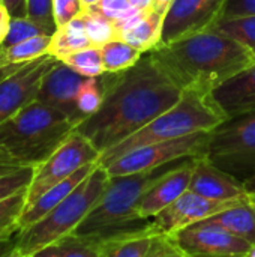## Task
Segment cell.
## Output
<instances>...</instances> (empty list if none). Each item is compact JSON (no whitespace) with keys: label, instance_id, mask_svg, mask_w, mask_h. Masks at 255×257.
Here are the masks:
<instances>
[{"label":"cell","instance_id":"44dd1931","mask_svg":"<svg viewBox=\"0 0 255 257\" xmlns=\"http://www.w3.org/2000/svg\"><path fill=\"white\" fill-rule=\"evenodd\" d=\"M209 220L231 232L233 235L248 241L249 244H255V206L251 199L227 211H222Z\"/></svg>","mask_w":255,"mask_h":257},{"label":"cell","instance_id":"ba28073f","mask_svg":"<svg viewBox=\"0 0 255 257\" xmlns=\"http://www.w3.org/2000/svg\"><path fill=\"white\" fill-rule=\"evenodd\" d=\"M206 157L236 178H249L255 172V111L230 119L212 131Z\"/></svg>","mask_w":255,"mask_h":257},{"label":"cell","instance_id":"4fadbf2b","mask_svg":"<svg viewBox=\"0 0 255 257\" xmlns=\"http://www.w3.org/2000/svg\"><path fill=\"white\" fill-rule=\"evenodd\" d=\"M59 62L53 54H45L0 81V125L38 98L44 77Z\"/></svg>","mask_w":255,"mask_h":257},{"label":"cell","instance_id":"7402d4cb","mask_svg":"<svg viewBox=\"0 0 255 257\" xmlns=\"http://www.w3.org/2000/svg\"><path fill=\"white\" fill-rule=\"evenodd\" d=\"M89 47H93V45L87 36L84 21L80 15L75 20L69 21L68 24L62 26L56 30V33L51 38L48 53L53 54L54 57H57L59 60H62L66 56L77 53L80 50L89 48Z\"/></svg>","mask_w":255,"mask_h":257},{"label":"cell","instance_id":"74e56055","mask_svg":"<svg viewBox=\"0 0 255 257\" xmlns=\"http://www.w3.org/2000/svg\"><path fill=\"white\" fill-rule=\"evenodd\" d=\"M12 18L27 17V0H2Z\"/></svg>","mask_w":255,"mask_h":257},{"label":"cell","instance_id":"d4e9b609","mask_svg":"<svg viewBox=\"0 0 255 257\" xmlns=\"http://www.w3.org/2000/svg\"><path fill=\"white\" fill-rule=\"evenodd\" d=\"M81 18L84 21L87 36L93 47L101 48L107 42L119 39L114 23L105 15H102L95 6H86L81 14Z\"/></svg>","mask_w":255,"mask_h":257},{"label":"cell","instance_id":"681fc988","mask_svg":"<svg viewBox=\"0 0 255 257\" xmlns=\"http://www.w3.org/2000/svg\"><path fill=\"white\" fill-rule=\"evenodd\" d=\"M248 257H255V244L252 245V248H251V251H249V256Z\"/></svg>","mask_w":255,"mask_h":257},{"label":"cell","instance_id":"f35d334b","mask_svg":"<svg viewBox=\"0 0 255 257\" xmlns=\"http://www.w3.org/2000/svg\"><path fill=\"white\" fill-rule=\"evenodd\" d=\"M24 166H21L20 163H17L5 149L0 148V176H5L8 173H12L18 169H23Z\"/></svg>","mask_w":255,"mask_h":257},{"label":"cell","instance_id":"7bdbcfd3","mask_svg":"<svg viewBox=\"0 0 255 257\" xmlns=\"http://www.w3.org/2000/svg\"><path fill=\"white\" fill-rule=\"evenodd\" d=\"M171 3H173V0H153L152 9H153L155 12H158V14H161V15L165 17V14H167V11L170 9Z\"/></svg>","mask_w":255,"mask_h":257},{"label":"cell","instance_id":"3957f363","mask_svg":"<svg viewBox=\"0 0 255 257\" xmlns=\"http://www.w3.org/2000/svg\"><path fill=\"white\" fill-rule=\"evenodd\" d=\"M171 167L174 166L168 164L152 172L110 176L101 199L72 235L101 244L117 235L149 226L150 220H141L138 217V206L144 194Z\"/></svg>","mask_w":255,"mask_h":257},{"label":"cell","instance_id":"6da1fadb","mask_svg":"<svg viewBox=\"0 0 255 257\" xmlns=\"http://www.w3.org/2000/svg\"><path fill=\"white\" fill-rule=\"evenodd\" d=\"M101 107L75 130L101 155L174 107L183 96L182 87L150 53H144L126 71L101 75Z\"/></svg>","mask_w":255,"mask_h":257},{"label":"cell","instance_id":"ab89813d","mask_svg":"<svg viewBox=\"0 0 255 257\" xmlns=\"http://www.w3.org/2000/svg\"><path fill=\"white\" fill-rule=\"evenodd\" d=\"M11 20H12L11 14L3 6V3H0V45L5 44V39H6L9 27H11Z\"/></svg>","mask_w":255,"mask_h":257},{"label":"cell","instance_id":"8fae6325","mask_svg":"<svg viewBox=\"0 0 255 257\" xmlns=\"http://www.w3.org/2000/svg\"><path fill=\"white\" fill-rule=\"evenodd\" d=\"M228 0H173L165 14L161 44L212 30L222 18Z\"/></svg>","mask_w":255,"mask_h":257},{"label":"cell","instance_id":"8992f818","mask_svg":"<svg viewBox=\"0 0 255 257\" xmlns=\"http://www.w3.org/2000/svg\"><path fill=\"white\" fill-rule=\"evenodd\" d=\"M108 181L110 175L98 164V167L51 212L18 233L17 253L20 256H33L36 251L72 235L98 203Z\"/></svg>","mask_w":255,"mask_h":257},{"label":"cell","instance_id":"ee69618b","mask_svg":"<svg viewBox=\"0 0 255 257\" xmlns=\"http://www.w3.org/2000/svg\"><path fill=\"white\" fill-rule=\"evenodd\" d=\"M29 63V62H27ZM23 65H26V63H17V65H3V66H0V81L2 80H5L6 77H9L11 74H14L15 71H18Z\"/></svg>","mask_w":255,"mask_h":257},{"label":"cell","instance_id":"4316f807","mask_svg":"<svg viewBox=\"0 0 255 257\" xmlns=\"http://www.w3.org/2000/svg\"><path fill=\"white\" fill-rule=\"evenodd\" d=\"M212 30L236 39L237 42L246 45L255 54V15L221 18Z\"/></svg>","mask_w":255,"mask_h":257},{"label":"cell","instance_id":"9c48e42d","mask_svg":"<svg viewBox=\"0 0 255 257\" xmlns=\"http://www.w3.org/2000/svg\"><path fill=\"white\" fill-rule=\"evenodd\" d=\"M101 152L80 133H74L47 161L35 167L33 179L27 188V203L32 205L45 191L71 178L84 166L98 163Z\"/></svg>","mask_w":255,"mask_h":257},{"label":"cell","instance_id":"52a82bcc","mask_svg":"<svg viewBox=\"0 0 255 257\" xmlns=\"http://www.w3.org/2000/svg\"><path fill=\"white\" fill-rule=\"evenodd\" d=\"M212 133H197L176 140L161 142L134 149L107 166H102L110 176H123L152 172L188 158L207 155ZM101 166V164H99Z\"/></svg>","mask_w":255,"mask_h":257},{"label":"cell","instance_id":"1f68e13d","mask_svg":"<svg viewBox=\"0 0 255 257\" xmlns=\"http://www.w3.org/2000/svg\"><path fill=\"white\" fill-rule=\"evenodd\" d=\"M35 167H23L5 176H0V202L12 194L29 188L33 179Z\"/></svg>","mask_w":255,"mask_h":257},{"label":"cell","instance_id":"f5cc1de1","mask_svg":"<svg viewBox=\"0 0 255 257\" xmlns=\"http://www.w3.org/2000/svg\"><path fill=\"white\" fill-rule=\"evenodd\" d=\"M23 257H33V256H23Z\"/></svg>","mask_w":255,"mask_h":257},{"label":"cell","instance_id":"f907efd6","mask_svg":"<svg viewBox=\"0 0 255 257\" xmlns=\"http://www.w3.org/2000/svg\"><path fill=\"white\" fill-rule=\"evenodd\" d=\"M9 257H23V256H20V254H18V253H17V251H15V253H14V254H11V256Z\"/></svg>","mask_w":255,"mask_h":257},{"label":"cell","instance_id":"7dc6e473","mask_svg":"<svg viewBox=\"0 0 255 257\" xmlns=\"http://www.w3.org/2000/svg\"><path fill=\"white\" fill-rule=\"evenodd\" d=\"M101 0H83V5H84V8L86 6H93V5H98Z\"/></svg>","mask_w":255,"mask_h":257},{"label":"cell","instance_id":"bcb514c9","mask_svg":"<svg viewBox=\"0 0 255 257\" xmlns=\"http://www.w3.org/2000/svg\"><path fill=\"white\" fill-rule=\"evenodd\" d=\"M243 182H245V187L248 188V191L255 196V172L251 175V176H249V178H246Z\"/></svg>","mask_w":255,"mask_h":257},{"label":"cell","instance_id":"8d00e7d4","mask_svg":"<svg viewBox=\"0 0 255 257\" xmlns=\"http://www.w3.org/2000/svg\"><path fill=\"white\" fill-rule=\"evenodd\" d=\"M255 15V0H228L222 18Z\"/></svg>","mask_w":255,"mask_h":257},{"label":"cell","instance_id":"603a6c76","mask_svg":"<svg viewBox=\"0 0 255 257\" xmlns=\"http://www.w3.org/2000/svg\"><path fill=\"white\" fill-rule=\"evenodd\" d=\"M102 65L105 74H117L134 66L143 56L141 51L134 48L123 39H113L101 48Z\"/></svg>","mask_w":255,"mask_h":257},{"label":"cell","instance_id":"60d3db41","mask_svg":"<svg viewBox=\"0 0 255 257\" xmlns=\"http://www.w3.org/2000/svg\"><path fill=\"white\" fill-rule=\"evenodd\" d=\"M17 242H18V235L0 239V257H9L11 254H14L17 251Z\"/></svg>","mask_w":255,"mask_h":257},{"label":"cell","instance_id":"816d5d0a","mask_svg":"<svg viewBox=\"0 0 255 257\" xmlns=\"http://www.w3.org/2000/svg\"><path fill=\"white\" fill-rule=\"evenodd\" d=\"M251 200H252V205L255 206V196H254V194H251Z\"/></svg>","mask_w":255,"mask_h":257},{"label":"cell","instance_id":"b9f144b4","mask_svg":"<svg viewBox=\"0 0 255 257\" xmlns=\"http://www.w3.org/2000/svg\"><path fill=\"white\" fill-rule=\"evenodd\" d=\"M33 257H62V253H60V248L56 242V244H51V245L36 251Z\"/></svg>","mask_w":255,"mask_h":257},{"label":"cell","instance_id":"ac0fdd59","mask_svg":"<svg viewBox=\"0 0 255 257\" xmlns=\"http://www.w3.org/2000/svg\"><path fill=\"white\" fill-rule=\"evenodd\" d=\"M164 15L149 11H138L134 15L116 23L117 38L126 41L138 51L149 53L161 44Z\"/></svg>","mask_w":255,"mask_h":257},{"label":"cell","instance_id":"e575fe53","mask_svg":"<svg viewBox=\"0 0 255 257\" xmlns=\"http://www.w3.org/2000/svg\"><path fill=\"white\" fill-rule=\"evenodd\" d=\"M53 8H54V20L57 29L75 20L84 11L83 0H54Z\"/></svg>","mask_w":255,"mask_h":257},{"label":"cell","instance_id":"5bb4252c","mask_svg":"<svg viewBox=\"0 0 255 257\" xmlns=\"http://www.w3.org/2000/svg\"><path fill=\"white\" fill-rule=\"evenodd\" d=\"M86 78L60 60L44 77L36 99L60 110L80 125L84 119L77 107V95Z\"/></svg>","mask_w":255,"mask_h":257},{"label":"cell","instance_id":"484cf974","mask_svg":"<svg viewBox=\"0 0 255 257\" xmlns=\"http://www.w3.org/2000/svg\"><path fill=\"white\" fill-rule=\"evenodd\" d=\"M27 203V188L0 202V239L20 233V218Z\"/></svg>","mask_w":255,"mask_h":257},{"label":"cell","instance_id":"e0dca14e","mask_svg":"<svg viewBox=\"0 0 255 257\" xmlns=\"http://www.w3.org/2000/svg\"><path fill=\"white\" fill-rule=\"evenodd\" d=\"M227 120L255 111V63L210 93Z\"/></svg>","mask_w":255,"mask_h":257},{"label":"cell","instance_id":"ffe728a7","mask_svg":"<svg viewBox=\"0 0 255 257\" xmlns=\"http://www.w3.org/2000/svg\"><path fill=\"white\" fill-rule=\"evenodd\" d=\"M156 235L152 223L144 229L117 235L101 242V257H146Z\"/></svg>","mask_w":255,"mask_h":257},{"label":"cell","instance_id":"277c9868","mask_svg":"<svg viewBox=\"0 0 255 257\" xmlns=\"http://www.w3.org/2000/svg\"><path fill=\"white\" fill-rule=\"evenodd\" d=\"M77 126L60 110L35 99L0 125V148L21 166L38 167L75 133Z\"/></svg>","mask_w":255,"mask_h":257},{"label":"cell","instance_id":"83f0119b","mask_svg":"<svg viewBox=\"0 0 255 257\" xmlns=\"http://www.w3.org/2000/svg\"><path fill=\"white\" fill-rule=\"evenodd\" d=\"M62 62L66 63L80 75L87 78H96L105 74L101 50L98 47H89L77 53H72L65 59H62Z\"/></svg>","mask_w":255,"mask_h":257},{"label":"cell","instance_id":"836d02e7","mask_svg":"<svg viewBox=\"0 0 255 257\" xmlns=\"http://www.w3.org/2000/svg\"><path fill=\"white\" fill-rule=\"evenodd\" d=\"M93 6L114 24L138 12L131 6L129 0H101L98 5Z\"/></svg>","mask_w":255,"mask_h":257},{"label":"cell","instance_id":"f546056e","mask_svg":"<svg viewBox=\"0 0 255 257\" xmlns=\"http://www.w3.org/2000/svg\"><path fill=\"white\" fill-rule=\"evenodd\" d=\"M39 35H51V33L45 27L38 24L36 21L30 20L29 17L12 18L8 36H6L5 44L2 47H12L15 44H20V42H23L26 39L35 38V36H39Z\"/></svg>","mask_w":255,"mask_h":257},{"label":"cell","instance_id":"2e32d148","mask_svg":"<svg viewBox=\"0 0 255 257\" xmlns=\"http://www.w3.org/2000/svg\"><path fill=\"white\" fill-rule=\"evenodd\" d=\"M192 170L194 158H188L182 164H177L164 173L159 181L144 194L138 206V217L141 220H152L161 211L174 203L183 193L189 190Z\"/></svg>","mask_w":255,"mask_h":257},{"label":"cell","instance_id":"4dcf8cb0","mask_svg":"<svg viewBox=\"0 0 255 257\" xmlns=\"http://www.w3.org/2000/svg\"><path fill=\"white\" fill-rule=\"evenodd\" d=\"M62 257H101V244L69 235L57 242Z\"/></svg>","mask_w":255,"mask_h":257},{"label":"cell","instance_id":"d6a6232c","mask_svg":"<svg viewBox=\"0 0 255 257\" xmlns=\"http://www.w3.org/2000/svg\"><path fill=\"white\" fill-rule=\"evenodd\" d=\"M53 2L54 0H27V17L45 27L51 35L57 30Z\"/></svg>","mask_w":255,"mask_h":257},{"label":"cell","instance_id":"d590c367","mask_svg":"<svg viewBox=\"0 0 255 257\" xmlns=\"http://www.w3.org/2000/svg\"><path fill=\"white\" fill-rule=\"evenodd\" d=\"M146 257H183L164 235H156Z\"/></svg>","mask_w":255,"mask_h":257},{"label":"cell","instance_id":"f1b7e54d","mask_svg":"<svg viewBox=\"0 0 255 257\" xmlns=\"http://www.w3.org/2000/svg\"><path fill=\"white\" fill-rule=\"evenodd\" d=\"M104 101V89L101 77L96 78H86L81 84L78 95H77V107L81 113L83 119L95 114Z\"/></svg>","mask_w":255,"mask_h":257},{"label":"cell","instance_id":"7a4b0ae2","mask_svg":"<svg viewBox=\"0 0 255 257\" xmlns=\"http://www.w3.org/2000/svg\"><path fill=\"white\" fill-rule=\"evenodd\" d=\"M182 87L210 95L216 87L255 63L243 44L216 30H207L158 45L149 51Z\"/></svg>","mask_w":255,"mask_h":257},{"label":"cell","instance_id":"db71d44e","mask_svg":"<svg viewBox=\"0 0 255 257\" xmlns=\"http://www.w3.org/2000/svg\"><path fill=\"white\" fill-rule=\"evenodd\" d=\"M0 3H2V0H0Z\"/></svg>","mask_w":255,"mask_h":257},{"label":"cell","instance_id":"f6af8a7d","mask_svg":"<svg viewBox=\"0 0 255 257\" xmlns=\"http://www.w3.org/2000/svg\"><path fill=\"white\" fill-rule=\"evenodd\" d=\"M129 3L137 11H149L152 9L153 0H129Z\"/></svg>","mask_w":255,"mask_h":257},{"label":"cell","instance_id":"9a60e30c","mask_svg":"<svg viewBox=\"0 0 255 257\" xmlns=\"http://www.w3.org/2000/svg\"><path fill=\"white\" fill-rule=\"evenodd\" d=\"M189 190L212 200H239L251 196L242 179L218 167L206 155L194 158Z\"/></svg>","mask_w":255,"mask_h":257},{"label":"cell","instance_id":"5b68a950","mask_svg":"<svg viewBox=\"0 0 255 257\" xmlns=\"http://www.w3.org/2000/svg\"><path fill=\"white\" fill-rule=\"evenodd\" d=\"M224 122H227V117L212 101L210 95L185 90L182 99L174 107L155 117L150 123L117 146L104 152L98 163L107 166L116 158L147 145L176 140L204 131L212 133Z\"/></svg>","mask_w":255,"mask_h":257},{"label":"cell","instance_id":"c3c4849f","mask_svg":"<svg viewBox=\"0 0 255 257\" xmlns=\"http://www.w3.org/2000/svg\"><path fill=\"white\" fill-rule=\"evenodd\" d=\"M3 65H6V63H5V56H3V47L0 45V66H3Z\"/></svg>","mask_w":255,"mask_h":257},{"label":"cell","instance_id":"cb8c5ba5","mask_svg":"<svg viewBox=\"0 0 255 257\" xmlns=\"http://www.w3.org/2000/svg\"><path fill=\"white\" fill-rule=\"evenodd\" d=\"M51 35H39L30 39H26L12 47H3V56L6 65L27 63L35 59H39L45 54H50Z\"/></svg>","mask_w":255,"mask_h":257},{"label":"cell","instance_id":"7c38bea8","mask_svg":"<svg viewBox=\"0 0 255 257\" xmlns=\"http://www.w3.org/2000/svg\"><path fill=\"white\" fill-rule=\"evenodd\" d=\"M249 199L251 196L239 200H212L188 190L174 203H171L168 208H165L156 217H153L150 223L158 235L167 236L194 223L209 220L213 215L221 214L222 211L248 202Z\"/></svg>","mask_w":255,"mask_h":257},{"label":"cell","instance_id":"30bf717a","mask_svg":"<svg viewBox=\"0 0 255 257\" xmlns=\"http://www.w3.org/2000/svg\"><path fill=\"white\" fill-rule=\"evenodd\" d=\"M183 257H248L252 244L204 220L167 235Z\"/></svg>","mask_w":255,"mask_h":257},{"label":"cell","instance_id":"d6986e66","mask_svg":"<svg viewBox=\"0 0 255 257\" xmlns=\"http://www.w3.org/2000/svg\"><path fill=\"white\" fill-rule=\"evenodd\" d=\"M98 164L99 163L84 166L83 169L75 172L71 178L65 179L63 182L57 184L56 187L50 188L41 197H38L32 205L26 206V209L23 211V215L20 218V232L30 227V226H33L41 218H44L48 212H51L62 200H65L98 167Z\"/></svg>","mask_w":255,"mask_h":257}]
</instances>
